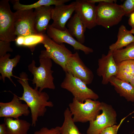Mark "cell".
<instances>
[{
  "instance_id": "21",
  "label": "cell",
  "mask_w": 134,
  "mask_h": 134,
  "mask_svg": "<svg viewBox=\"0 0 134 134\" xmlns=\"http://www.w3.org/2000/svg\"><path fill=\"white\" fill-rule=\"evenodd\" d=\"M117 37L116 41L109 46V50L112 51L122 49L134 42V36L123 25L119 28Z\"/></svg>"
},
{
  "instance_id": "23",
  "label": "cell",
  "mask_w": 134,
  "mask_h": 134,
  "mask_svg": "<svg viewBox=\"0 0 134 134\" xmlns=\"http://www.w3.org/2000/svg\"><path fill=\"white\" fill-rule=\"evenodd\" d=\"M64 116V122L60 128L61 134H85L81 133L75 125L69 108L65 110Z\"/></svg>"
},
{
  "instance_id": "13",
  "label": "cell",
  "mask_w": 134,
  "mask_h": 134,
  "mask_svg": "<svg viewBox=\"0 0 134 134\" xmlns=\"http://www.w3.org/2000/svg\"><path fill=\"white\" fill-rule=\"evenodd\" d=\"M76 3L73 1L70 4L55 6L51 10V19L53 21L51 26L53 28L61 31L67 29L66 24L71 18L75 11Z\"/></svg>"
},
{
  "instance_id": "9",
  "label": "cell",
  "mask_w": 134,
  "mask_h": 134,
  "mask_svg": "<svg viewBox=\"0 0 134 134\" xmlns=\"http://www.w3.org/2000/svg\"><path fill=\"white\" fill-rule=\"evenodd\" d=\"M66 72L80 79L87 85L92 82L93 73L84 64L77 52L72 54L69 58L66 64Z\"/></svg>"
},
{
  "instance_id": "1",
  "label": "cell",
  "mask_w": 134,
  "mask_h": 134,
  "mask_svg": "<svg viewBox=\"0 0 134 134\" xmlns=\"http://www.w3.org/2000/svg\"><path fill=\"white\" fill-rule=\"evenodd\" d=\"M18 77V81L21 85L23 92L20 100L25 102L30 108L32 119L31 126L35 127L39 117L43 116L47 110L46 107H52L53 102L50 101L49 96L45 92H40L35 87L34 89L29 85L28 76L25 72H22Z\"/></svg>"
},
{
  "instance_id": "26",
  "label": "cell",
  "mask_w": 134,
  "mask_h": 134,
  "mask_svg": "<svg viewBox=\"0 0 134 134\" xmlns=\"http://www.w3.org/2000/svg\"><path fill=\"white\" fill-rule=\"evenodd\" d=\"M44 34H34L25 36L23 46L27 47L33 52L36 46L38 43H41L43 41Z\"/></svg>"
},
{
  "instance_id": "22",
  "label": "cell",
  "mask_w": 134,
  "mask_h": 134,
  "mask_svg": "<svg viewBox=\"0 0 134 134\" xmlns=\"http://www.w3.org/2000/svg\"><path fill=\"white\" fill-rule=\"evenodd\" d=\"M70 1V0H40L35 3L29 5L21 4L19 0H12L11 1L13 9L17 10L35 9L43 6H50L52 5L57 6L65 4Z\"/></svg>"
},
{
  "instance_id": "5",
  "label": "cell",
  "mask_w": 134,
  "mask_h": 134,
  "mask_svg": "<svg viewBox=\"0 0 134 134\" xmlns=\"http://www.w3.org/2000/svg\"><path fill=\"white\" fill-rule=\"evenodd\" d=\"M44 38L41 43L46 49L41 51L39 58L47 57L53 60L60 65L63 70L66 72V65L72 54L63 43H57L49 37L47 34H44Z\"/></svg>"
},
{
  "instance_id": "15",
  "label": "cell",
  "mask_w": 134,
  "mask_h": 134,
  "mask_svg": "<svg viewBox=\"0 0 134 134\" xmlns=\"http://www.w3.org/2000/svg\"><path fill=\"white\" fill-rule=\"evenodd\" d=\"M75 13L79 16L86 28L91 29L97 25L96 20V6L87 0H77Z\"/></svg>"
},
{
  "instance_id": "4",
  "label": "cell",
  "mask_w": 134,
  "mask_h": 134,
  "mask_svg": "<svg viewBox=\"0 0 134 134\" xmlns=\"http://www.w3.org/2000/svg\"><path fill=\"white\" fill-rule=\"evenodd\" d=\"M125 15L121 5L100 3L96 6V22L97 25L107 29L118 24Z\"/></svg>"
},
{
  "instance_id": "12",
  "label": "cell",
  "mask_w": 134,
  "mask_h": 134,
  "mask_svg": "<svg viewBox=\"0 0 134 134\" xmlns=\"http://www.w3.org/2000/svg\"><path fill=\"white\" fill-rule=\"evenodd\" d=\"M13 94V98L10 101L0 102V117H9L18 119L22 115L28 116L30 111L28 105L22 103L18 96Z\"/></svg>"
},
{
  "instance_id": "19",
  "label": "cell",
  "mask_w": 134,
  "mask_h": 134,
  "mask_svg": "<svg viewBox=\"0 0 134 134\" xmlns=\"http://www.w3.org/2000/svg\"><path fill=\"white\" fill-rule=\"evenodd\" d=\"M109 83L121 97H124L127 101L134 102V87L129 83L118 79L115 76L111 78Z\"/></svg>"
},
{
  "instance_id": "35",
  "label": "cell",
  "mask_w": 134,
  "mask_h": 134,
  "mask_svg": "<svg viewBox=\"0 0 134 134\" xmlns=\"http://www.w3.org/2000/svg\"><path fill=\"white\" fill-rule=\"evenodd\" d=\"M0 134H8L4 123L0 125Z\"/></svg>"
},
{
  "instance_id": "32",
  "label": "cell",
  "mask_w": 134,
  "mask_h": 134,
  "mask_svg": "<svg viewBox=\"0 0 134 134\" xmlns=\"http://www.w3.org/2000/svg\"><path fill=\"white\" fill-rule=\"evenodd\" d=\"M89 2L95 4L96 3H116L115 0H87Z\"/></svg>"
},
{
  "instance_id": "3",
  "label": "cell",
  "mask_w": 134,
  "mask_h": 134,
  "mask_svg": "<svg viewBox=\"0 0 134 134\" xmlns=\"http://www.w3.org/2000/svg\"><path fill=\"white\" fill-rule=\"evenodd\" d=\"M101 102L96 100L87 99L82 102L73 98L68 105L74 121L85 123L95 120L100 114Z\"/></svg>"
},
{
  "instance_id": "28",
  "label": "cell",
  "mask_w": 134,
  "mask_h": 134,
  "mask_svg": "<svg viewBox=\"0 0 134 134\" xmlns=\"http://www.w3.org/2000/svg\"><path fill=\"white\" fill-rule=\"evenodd\" d=\"M61 127L56 126L54 128L49 129L43 127L39 130L35 131L34 134H61Z\"/></svg>"
},
{
  "instance_id": "27",
  "label": "cell",
  "mask_w": 134,
  "mask_h": 134,
  "mask_svg": "<svg viewBox=\"0 0 134 134\" xmlns=\"http://www.w3.org/2000/svg\"><path fill=\"white\" fill-rule=\"evenodd\" d=\"M125 15L129 16L134 11V0H126L121 5Z\"/></svg>"
},
{
  "instance_id": "24",
  "label": "cell",
  "mask_w": 134,
  "mask_h": 134,
  "mask_svg": "<svg viewBox=\"0 0 134 134\" xmlns=\"http://www.w3.org/2000/svg\"><path fill=\"white\" fill-rule=\"evenodd\" d=\"M113 54L117 64L124 61L134 60V42L131 43L124 48L113 51Z\"/></svg>"
},
{
  "instance_id": "34",
  "label": "cell",
  "mask_w": 134,
  "mask_h": 134,
  "mask_svg": "<svg viewBox=\"0 0 134 134\" xmlns=\"http://www.w3.org/2000/svg\"><path fill=\"white\" fill-rule=\"evenodd\" d=\"M128 23L131 27L132 29H134V11L132 12L130 16Z\"/></svg>"
},
{
  "instance_id": "30",
  "label": "cell",
  "mask_w": 134,
  "mask_h": 134,
  "mask_svg": "<svg viewBox=\"0 0 134 134\" xmlns=\"http://www.w3.org/2000/svg\"><path fill=\"white\" fill-rule=\"evenodd\" d=\"M119 125L115 124L104 129L100 134H117Z\"/></svg>"
},
{
  "instance_id": "16",
  "label": "cell",
  "mask_w": 134,
  "mask_h": 134,
  "mask_svg": "<svg viewBox=\"0 0 134 134\" xmlns=\"http://www.w3.org/2000/svg\"><path fill=\"white\" fill-rule=\"evenodd\" d=\"M52 8L50 6H43L35 9L34 28L37 34H45L51 19Z\"/></svg>"
},
{
  "instance_id": "33",
  "label": "cell",
  "mask_w": 134,
  "mask_h": 134,
  "mask_svg": "<svg viewBox=\"0 0 134 134\" xmlns=\"http://www.w3.org/2000/svg\"><path fill=\"white\" fill-rule=\"evenodd\" d=\"M24 36H17L15 41L16 45L18 46H23L24 39Z\"/></svg>"
},
{
  "instance_id": "36",
  "label": "cell",
  "mask_w": 134,
  "mask_h": 134,
  "mask_svg": "<svg viewBox=\"0 0 134 134\" xmlns=\"http://www.w3.org/2000/svg\"><path fill=\"white\" fill-rule=\"evenodd\" d=\"M130 31L132 34H134V29H132Z\"/></svg>"
},
{
  "instance_id": "25",
  "label": "cell",
  "mask_w": 134,
  "mask_h": 134,
  "mask_svg": "<svg viewBox=\"0 0 134 134\" xmlns=\"http://www.w3.org/2000/svg\"><path fill=\"white\" fill-rule=\"evenodd\" d=\"M117 64L118 70L115 76L122 81L129 83L131 77L129 61H123Z\"/></svg>"
},
{
  "instance_id": "7",
  "label": "cell",
  "mask_w": 134,
  "mask_h": 134,
  "mask_svg": "<svg viewBox=\"0 0 134 134\" xmlns=\"http://www.w3.org/2000/svg\"><path fill=\"white\" fill-rule=\"evenodd\" d=\"M8 0L0 1V40L15 41L14 14L11 11Z\"/></svg>"
},
{
  "instance_id": "11",
  "label": "cell",
  "mask_w": 134,
  "mask_h": 134,
  "mask_svg": "<svg viewBox=\"0 0 134 134\" xmlns=\"http://www.w3.org/2000/svg\"><path fill=\"white\" fill-rule=\"evenodd\" d=\"M47 35L56 43H67L72 46L74 50H80L86 55L93 53V50L78 42L69 33L67 28L64 31L56 29L49 24L46 30Z\"/></svg>"
},
{
  "instance_id": "2",
  "label": "cell",
  "mask_w": 134,
  "mask_h": 134,
  "mask_svg": "<svg viewBox=\"0 0 134 134\" xmlns=\"http://www.w3.org/2000/svg\"><path fill=\"white\" fill-rule=\"evenodd\" d=\"M40 65L35 66L34 60L28 66L29 71L33 75L32 84L35 85V88H39L40 92L46 88L54 90L55 86L52 76L53 71L51 70L52 62L51 59L47 57L39 58Z\"/></svg>"
},
{
  "instance_id": "17",
  "label": "cell",
  "mask_w": 134,
  "mask_h": 134,
  "mask_svg": "<svg viewBox=\"0 0 134 134\" xmlns=\"http://www.w3.org/2000/svg\"><path fill=\"white\" fill-rule=\"evenodd\" d=\"M10 54L8 53L0 58V73L1 75L0 79H2L4 82L5 78L7 77L16 86L11 77L13 76L17 78V77L13 75L12 71L14 67H16L19 62L21 56L18 55L13 58L10 59Z\"/></svg>"
},
{
  "instance_id": "8",
  "label": "cell",
  "mask_w": 134,
  "mask_h": 134,
  "mask_svg": "<svg viewBox=\"0 0 134 134\" xmlns=\"http://www.w3.org/2000/svg\"><path fill=\"white\" fill-rule=\"evenodd\" d=\"M101 110L102 113L89 122L87 134H100L106 128L117 124V113L111 105L101 102Z\"/></svg>"
},
{
  "instance_id": "18",
  "label": "cell",
  "mask_w": 134,
  "mask_h": 134,
  "mask_svg": "<svg viewBox=\"0 0 134 134\" xmlns=\"http://www.w3.org/2000/svg\"><path fill=\"white\" fill-rule=\"evenodd\" d=\"M67 29L69 33L80 43L85 41L84 33L86 28L76 13L71 17L68 22Z\"/></svg>"
},
{
  "instance_id": "6",
  "label": "cell",
  "mask_w": 134,
  "mask_h": 134,
  "mask_svg": "<svg viewBox=\"0 0 134 134\" xmlns=\"http://www.w3.org/2000/svg\"><path fill=\"white\" fill-rule=\"evenodd\" d=\"M80 79L67 72L61 84V87L71 92L74 98L83 102L87 99L97 100L99 98L98 95Z\"/></svg>"
},
{
  "instance_id": "29",
  "label": "cell",
  "mask_w": 134,
  "mask_h": 134,
  "mask_svg": "<svg viewBox=\"0 0 134 134\" xmlns=\"http://www.w3.org/2000/svg\"><path fill=\"white\" fill-rule=\"evenodd\" d=\"M10 45V42L0 40V58L6 55L7 52L13 51Z\"/></svg>"
},
{
  "instance_id": "10",
  "label": "cell",
  "mask_w": 134,
  "mask_h": 134,
  "mask_svg": "<svg viewBox=\"0 0 134 134\" xmlns=\"http://www.w3.org/2000/svg\"><path fill=\"white\" fill-rule=\"evenodd\" d=\"M14 14L15 34L17 37L37 34L34 28L33 9L17 10Z\"/></svg>"
},
{
  "instance_id": "20",
  "label": "cell",
  "mask_w": 134,
  "mask_h": 134,
  "mask_svg": "<svg viewBox=\"0 0 134 134\" xmlns=\"http://www.w3.org/2000/svg\"><path fill=\"white\" fill-rule=\"evenodd\" d=\"M4 121L8 134H27L31 125L26 120L11 117H4Z\"/></svg>"
},
{
  "instance_id": "14",
  "label": "cell",
  "mask_w": 134,
  "mask_h": 134,
  "mask_svg": "<svg viewBox=\"0 0 134 134\" xmlns=\"http://www.w3.org/2000/svg\"><path fill=\"white\" fill-rule=\"evenodd\" d=\"M98 62L97 74L102 77V84L106 85L112 77L116 76L118 66L114 60L113 52L109 50L106 55L102 54Z\"/></svg>"
},
{
  "instance_id": "31",
  "label": "cell",
  "mask_w": 134,
  "mask_h": 134,
  "mask_svg": "<svg viewBox=\"0 0 134 134\" xmlns=\"http://www.w3.org/2000/svg\"><path fill=\"white\" fill-rule=\"evenodd\" d=\"M129 61L131 69V77L129 83L134 87V60Z\"/></svg>"
}]
</instances>
